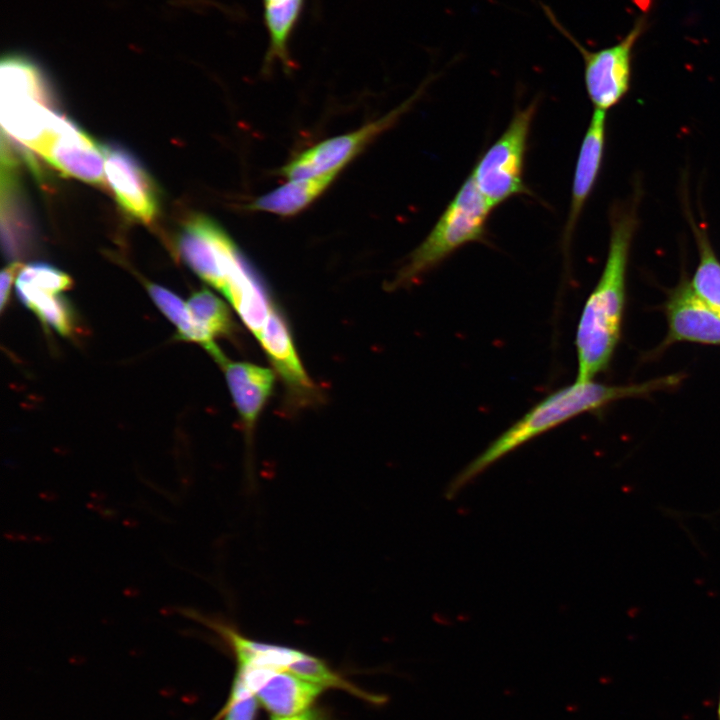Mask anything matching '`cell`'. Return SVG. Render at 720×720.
Returning a JSON list of instances; mask_svg holds the SVG:
<instances>
[{"label":"cell","instance_id":"cell-13","mask_svg":"<svg viewBox=\"0 0 720 720\" xmlns=\"http://www.w3.org/2000/svg\"><path fill=\"white\" fill-rule=\"evenodd\" d=\"M258 340L280 375L293 404L303 406L319 399V391L298 357L286 320L274 305Z\"/></svg>","mask_w":720,"mask_h":720},{"label":"cell","instance_id":"cell-7","mask_svg":"<svg viewBox=\"0 0 720 720\" xmlns=\"http://www.w3.org/2000/svg\"><path fill=\"white\" fill-rule=\"evenodd\" d=\"M177 247L184 262L225 297L233 279L247 266L225 230L202 214L192 216L185 223Z\"/></svg>","mask_w":720,"mask_h":720},{"label":"cell","instance_id":"cell-17","mask_svg":"<svg viewBox=\"0 0 720 720\" xmlns=\"http://www.w3.org/2000/svg\"><path fill=\"white\" fill-rule=\"evenodd\" d=\"M305 0H263L264 22L269 45L265 56V68L280 62L286 70L294 67L289 43L304 9Z\"/></svg>","mask_w":720,"mask_h":720},{"label":"cell","instance_id":"cell-22","mask_svg":"<svg viewBox=\"0 0 720 720\" xmlns=\"http://www.w3.org/2000/svg\"><path fill=\"white\" fill-rule=\"evenodd\" d=\"M187 305L195 321L213 337L232 335L234 323L230 311L212 292L207 289L195 292Z\"/></svg>","mask_w":720,"mask_h":720},{"label":"cell","instance_id":"cell-20","mask_svg":"<svg viewBox=\"0 0 720 720\" xmlns=\"http://www.w3.org/2000/svg\"><path fill=\"white\" fill-rule=\"evenodd\" d=\"M685 210L699 255L698 265L690 283L694 292L720 315V260L712 247L705 227L697 224L687 207Z\"/></svg>","mask_w":720,"mask_h":720},{"label":"cell","instance_id":"cell-4","mask_svg":"<svg viewBox=\"0 0 720 720\" xmlns=\"http://www.w3.org/2000/svg\"><path fill=\"white\" fill-rule=\"evenodd\" d=\"M40 68L21 55H8L0 67V121L9 137L32 150L57 111Z\"/></svg>","mask_w":720,"mask_h":720},{"label":"cell","instance_id":"cell-5","mask_svg":"<svg viewBox=\"0 0 720 720\" xmlns=\"http://www.w3.org/2000/svg\"><path fill=\"white\" fill-rule=\"evenodd\" d=\"M537 101L515 111L509 125L482 155L471 173L476 186L494 208L513 196L531 195L524 182V162Z\"/></svg>","mask_w":720,"mask_h":720},{"label":"cell","instance_id":"cell-25","mask_svg":"<svg viewBox=\"0 0 720 720\" xmlns=\"http://www.w3.org/2000/svg\"><path fill=\"white\" fill-rule=\"evenodd\" d=\"M21 265L18 262H13L2 270L1 281H0V308L4 310L7 305L10 289L16 274L20 270Z\"/></svg>","mask_w":720,"mask_h":720},{"label":"cell","instance_id":"cell-18","mask_svg":"<svg viewBox=\"0 0 720 720\" xmlns=\"http://www.w3.org/2000/svg\"><path fill=\"white\" fill-rule=\"evenodd\" d=\"M338 173L339 171H333L316 177L290 180L252 201L248 209L280 216L295 215L319 197Z\"/></svg>","mask_w":720,"mask_h":720},{"label":"cell","instance_id":"cell-19","mask_svg":"<svg viewBox=\"0 0 720 720\" xmlns=\"http://www.w3.org/2000/svg\"><path fill=\"white\" fill-rule=\"evenodd\" d=\"M147 290L158 308L176 326V338L201 344L207 352L222 364L225 356L214 342V337L193 318L187 303L162 286L148 283Z\"/></svg>","mask_w":720,"mask_h":720},{"label":"cell","instance_id":"cell-24","mask_svg":"<svg viewBox=\"0 0 720 720\" xmlns=\"http://www.w3.org/2000/svg\"><path fill=\"white\" fill-rule=\"evenodd\" d=\"M257 702L254 695L234 678L223 720H255Z\"/></svg>","mask_w":720,"mask_h":720},{"label":"cell","instance_id":"cell-2","mask_svg":"<svg viewBox=\"0 0 720 720\" xmlns=\"http://www.w3.org/2000/svg\"><path fill=\"white\" fill-rule=\"evenodd\" d=\"M683 379V374L676 373L628 385L576 380L544 398L498 436L451 481L447 495H456L508 453L582 413L599 411L619 400L645 398L656 392L676 389Z\"/></svg>","mask_w":720,"mask_h":720},{"label":"cell","instance_id":"cell-23","mask_svg":"<svg viewBox=\"0 0 720 720\" xmlns=\"http://www.w3.org/2000/svg\"><path fill=\"white\" fill-rule=\"evenodd\" d=\"M72 286V279L65 272L46 263L26 265L16 279L17 295L44 293L57 295Z\"/></svg>","mask_w":720,"mask_h":720},{"label":"cell","instance_id":"cell-1","mask_svg":"<svg viewBox=\"0 0 720 720\" xmlns=\"http://www.w3.org/2000/svg\"><path fill=\"white\" fill-rule=\"evenodd\" d=\"M639 191L610 210L608 253L601 276L582 310L575 339L578 381L607 370L621 337L626 304V275L638 228Z\"/></svg>","mask_w":720,"mask_h":720},{"label":"cell","instance_id":"cell-15","mask_svg":"<svg viewBox=\"0 0 720 720\" xmlns=\"http://www.w3.org/2000/svg\"><path fill=\"white\" fill-rule=\"evenodd\" d=\"M234 404L241 417L242 424L251 436L256 421L269 399L274 386L272 370L246 362L221 364Z\"/></svg>","mask_w":720,"mask_h":720},{"label":"cell","instance_id":"cell-8","mask_svg":"<svg viewBox=\"0 0 720 720\" xmlns=\"http://www.w3.org/2000/svg\"><path fill=\"white\" fill-rule=\"evenodd\" d=\"M33 152L65 176L98 185L105 182L103 146L58 112Z\"/></svg>","mask_w":720,"mask_h":720},{"label":"cell","instance_id":"cell-9","mask_svg":"<svg viewBox=\"0 0 720 720\" xmlns=\"http://www.w3.org/2000/svg\"><path fill=\"white\" fill-rule=\"evenodd\" d=\"M416 96H412L380 119L367 123L353 132L329 138L303 151L282 167L281 174L289 180H299L340 171L371 141L390 128L407 111Z\"/></svg>","mask_w":720,"mask_h":720},{"label":"cell","instance_id":"cell-16","mask_svg":"<svg viewBox=\"0 0 720 720\" xmlns=\"http://www.w3.org/2000/svg\"><path fill=\"white\" fill-rule=\"evenodd\" d=\"M1 164V229L6 255L20 257L31 243L32 226L19 197L16 161L2 147Z\"/></svg>","mask_w":720,"mask_h":720},{"label":"cell","instance_id":"cell-14","mask_svg":"<svg viewBox=\"0 0 720 720\" xmlns=\"http://www.w3.org/2000/svg\"><path fill=\"white\" fill-rule=\"evenodd\" d=\"M606 138V112L594 109L581 143L573 178L570 209L564 228V242L568 244L580 214L588 200L601 170Z\"/></svg>","mask_w":720,"mask_h":720},{"label":"cell","instance_id":"cell-3","mask_svg":"<svg viewBox=\"0 0 720 720\" xmlns=\"http://www.w3.org/2000/svg\"><path fill=\"white\" fill-rule=\"evenodd\" d=\"M493 208L470 175L443 211L431 232L409 255L397 272L391 288L407 287L440 264L456 250L483 241Z\"/></svg>","mask_w":720,"mask_h":720},{"label":"cell","instance_id":"cell-12","mask_svg":"<svg viewBox=\"0 0 720 720\" xmlns=\"http://www.w3.org/2000/svg\"><path fill=\"white\" fill-rule=\"evenodd\" d=\"M105 177L120 207L132 218L149 223L158 213L159 197L152 178L124 148L103 145Z\"/></svg>","mask_w":720,"mask_h":720},{"label":"cell","instance_id":"cell-10","mask_svg":"<svg viewBox=\"0 0 720 720\" xmlns=\"http://www.w3.org/2000/svg\"><path fill=\"white\" fill-rule=\"evenodd\" d=\"M663 311L667 333L654 356L679 342L720 346V315L694 292L685 271L668 291Z\"/></svg>","mask_w":720,"mask_h":720},{"label":"cell","instance_id":"cell-26","mask_svg":"<svg viewBox=\"0 0 720 720\" xmlns=\"http://www.w3.org/2000/svg\"><path fill=\"white\" fill-rule=\"evenodd\" d=\"M271 720H328V717L319 709H309L292 716H272Z\"/></svg>","mask_w":720,"mask_h":720},{"label":"cell","instance_id":"cell-11","mask_svg":"<svg viewBox=\"0 0 720 720\" xmlns=\"http://www.w3.org/2000/svg\"><path fill=\"white\" fill-rule=\"evenodd\" d=\"M273 716H292L310 709L324 687L288 671L239 665L235 676Z\"/></svg>","mask_w":720,"mask_h":720},{"label":"cell","instance_id":"cell-6","mask_svg":"<svg viewBox=\"0 0 720 720\" xmlns=\"http://www.w3.org/2000/svg\"><path fill=\"white\" fill-rule=\"evenodd\" d=\"M551 23L577 48L584 62V82L594 109L607 111L628 93L632 74V52L646 28V18L639 17L628 34L617 44L590 51L567 31L547 7Z\"/></svg>","mask_w":720,"mask_h":720},{"label":"cell","instance_id":"cell-21","mask_svg":"<svg viewBox=\"0 0 720 720\" xmlns=\"http://www.w3.org/2000/svg\"><path fill=\"white\" fill-rule=\"evenodd\" d=\"M18 297L46 326L62 336H70L73 333L75 319L72 307L61 295L25 293L19 294Z\"/></svg>","mask_w":720,"mask_h":720},{"label":"cell","instance_id":"cell-27","mask_svg":"<svg viewBox=\"0 0 720 720\" xmlns=\"http://www.w3.org/2000/svg\"><path fill=\"white\" fill-rule=\"evenodd\" d=\"M717 714H718V720H720V698H719V703H718Z\"/></svg>","mask_w":720,"mask_h":720}]
</instances>
